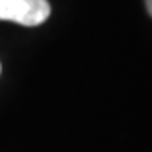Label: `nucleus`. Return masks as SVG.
<instances>
[{"label":"nucleus","instance_id":"f257e3e1","mask_svg":"<svg viewBox=\"0 0 152 152\" xmlns=\"http://www.w3.org/2000/svg\"><path fill=\"white\" fill-rule=\"evenodd\" d=\"M50 13L48 0H0V20H11L28 28L40 26Z\"/></svg>","mask_w":152,"mask_h":152},{"label":"nucleus","instance_id":"f03ea898","mask_svg":"<svg viewBox=\"0 0 152 152\" xmlns=\"http://www.w3.org/2000/svg\"><path fill=\"white\" fill-rule=\"evenodd\" d=\"M145 6H147V11H148V15L152 17V0H145Z\"/></svg>","mask_w":152,"mask_h":152}]
</instances>
